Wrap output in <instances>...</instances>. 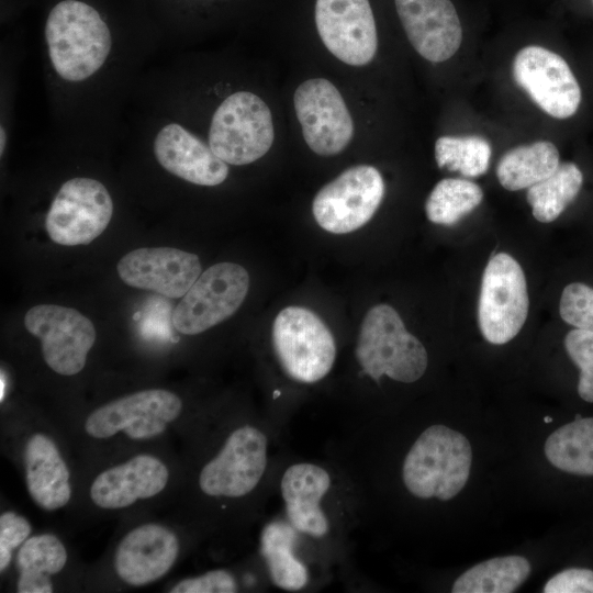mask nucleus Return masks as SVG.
<instances>
[{
    "label": "nucleus",
    "instance_id": "1",
    "mask_svg": "<svg viewBox=\"0 0 593 593\" xmlns=\"http://www.w3.org/2000/svg\"><path fill=\"white\" fill-rule=\"evenodd\" d=\"M138 47H121L91 4L61 0L48 12L44 25L43 58L57 110L89 122L101 113L126 85Z\"/></svg>",
    "mask_w": 593,
    "mask_h": 593
},
{
    "label": "nucleus",
    "instance_id": "2",
    "mask_svg": "<svg viewBox=\"0 0 593 593\" xmlns=\"http://www.w3.org/2000/svg\"><path fill=\"white\" fill-rule=\"evenodd\" d=\"M471 462V445L461 433L433 425L407 452L402 468L403 482L416 497L448 501L466 485Z\"/></svg>",
    "mask_w": 593,
    "mask_h": 593
},
{
    "label": "nucleus",
    "instance_id": "3",
    "mask_svg": "<svg viewBox=\"0 0 593 593\" xmlns=\"http://www.w3.org/2000/svg\"><path fill=\"white\" fill-rule=\"evenodd\" d=\"M356 358L373 380L382 376L412 383L418 380L428 365L423 344L404 326L398 312L388 304L371 307L361 324Z\"/></svg>",
    "mask_w": 593,
    "mask_h": 593
},
{
    "label": "nucleus",
    "instance_id": "4",
    "mask_svg": "<svg viewBox=\"0 0 593 593\" xmlns=\"http://www.w3.org/2000/svg\"><path fill=\"white\" fill-rule=\"evenodd\" d=\"M273 138V122L267 103L254 92L238 90L215 108L204 141L227 165L244 166L267 154Z\"/></svg>",
    "mask_w": 593,
    "mask_h": 593
},
{
    "label": "nucleus",
    "instance_id": "5",
    "mask_svg": "<svg viewBox=\"0 0 593 593\" xmlns=\"http://www.w3.org/2000/svg\"><path fill=\"white\" fill-rule=\"evenodd\" d=\"M154 110L144 137L149 139L155 161L168 174L186 182L215 187L230 174V165L220 159L208 143L181 119L159 107Z\"/></svg>",
    "mask_w": 593,
    "mask_h": 593
},
{
    "label": "nucleus",
    "instance_id": "6",
    "mask_svg": "<svg viewBox=\"0 0 593 593\" xmlns=\"http://www.w3.org/2000/svg\"><path fill=\"white\" fill-rule=\"evenodd\" d=\"M181 398L166 389H146L94 409L85 419V433L99 440L123 435L135 441L161 436L181 415Z\"/></svg>",
    "mask_w": 593,
    "mask_h": 593
},
{
    "label": "nucleus",
    "instance_id": "7",
    "mask_svg": "<svg viewBox=\"0 0 593 593\" xmlns=\"http://www.w3.org/2000/svg\"><path fill=\"white\" fill-rule=\"evenodd\" d=\"M272 345L284 372L304 383L323 379L336 357L335 340L326 324L301 306H288L278 313L272 325Z\"/></svg>",
    "mask_w": 593,
    "mask_h": 593
},
{
    "label": "nucleus",
    "instance_id": "8",
    "mask_svg": "<svg viewBox=\"0 0 593 593\" xmlns=\"http://www.w3.org/2000/svg\"><path fill=\"white\" fill-rule=\"evenodd\" d=\"M114 204L109 189L98 179L76 176L54 194L46 216L49 238L63 246L87 245L108 227Z\"/></svg>",
    "mask_w": 593,
    "mask_h": 593
},
{
    "label": "nucleus",
    "instance_id": "9",
    "mask_svg": "<svg viewBox=\"0 0 593 593\" xmlns=\"http://www.w3.org/2000/svg\"><path fill=\"white\" fill-rule=\"evenodd\" d=\"M248 288L249 275L240 265L223 261L209 267L175 307L174 327L197 335L220 324L239 309Z\"/></svg>",
    "mask_w": 593,
    "mask_h": 593
},
{
    "label": "nucleus",
    "instance_id": "10",
    "mask_svg": "<svg viewBox=\"0 0 593 593\" xmlns=\"http://www.w3.org/2000/svg\"><path fill=\"white\" fill-rule=\"evenodd\" d=\"M524 271L510 255L499 253L488 262L481 283L479 326L491 344L503 345L523 327L528 313Z\"/></svg>",
    "mask_w": 593,
    "mask_h": 593
},
{
    "label": "nucleus",
    "instance_id": "11",
    "mask_svg": "<svg viewBox=\"0 0 593 593\" xmlns=\"http://www.w3.org/2000/svg\"><path fill=\"white\" fill-rule=\"evenodd\" d=\"M384 195L379 170L358 165L343 171L315 195L312 212L317 224L333 234H346L363 226Z\"/></svg>",
    "mask_w": 593,
    "mask_h": 593
},
{
    "label": "nucleus",
    "instance_id": "12",
    "mask_svg": "<svg viewBox=\"0 0 593 593\" xmlns=\"http://www.w3.org/2000/svg\"><path fill=\"white\" fill-rule=\"evenodd\" d=\"M27 332L41 342L46 365L60 376H75L86 366L96 342L92 322L72 307L38 304L24 316Z\"/></svg>",
    "mask_w": 593,
    "mask_h": 593
},
{
    "label": "nucleus",
    "instance_id": "13",
    "mask_svg": "<svg viewBox=\"0 0 593 593\" xmlns=\"http://www.w3.org/2000/svg\"><path fill=\"white\" fill-rule=\"evenodd\" d=\"M267 466V438L245 425L233 430L200 471L199 488L212 497H242L259 483Z\"/></svg>",
    "mask_w": 593,
    "mask_h": 593
},
{
    "label": "nucleus",
    "instance_id": "14",
    "mask_svg": "<svg viewBox=\"0 0 593 593\" xmlns=\"http://www.w3.org/2000/svg\"><path fill=\"white\" fill-rule=\"evenodd\" d=\"M296 118L307 146L317 155L343 152L354 135V122L338 89L327 79L302 82L294 92Z\"/></svg>",
    "mask_w": 593,
    "mask_h": 593
},
{
    "label": "nucleus",
    "instance_id": "15",
    "mask_svg": "<svg viewBox=\"0 0 593 593\" xmlns=\"http://www.w3.org/2000/svg\"><path fill=\"white\" fill-rule=\"evenodd\" d=\"M513 77L552 118H570L581 103V88L569 65L545 47L529 45L522 48L513 61Z\"/></svg>",
    "mask_w": 593,
    "mask_h": 593
},
{
    "label": "nucleus",
    "instance_id": "16",
    "mask_svg": "<svg viewBox=\"0 0 593 593\" xmlns=\"http://www.w3.org/2000/svg\"><path fill=\"white\" fill-rule=\"evenodd\" d=\"M315 24L325 47L350 66L369 64L378 47L369 0H316Z\"/></svg>",
    "mask_w": 593,
    "mask_h": 593
},
{
    "label": "nucleus",
    "instance_id": "17",
    "mask_svg": "<svg viewBox=\"0 0 593 593\" xmlns=\"http://www.w3.org/2000/svg\"><path fill=\"white\" fill-rule=\"evenodd\" d=\"M118 275L130 287L182 298L201 275L199 257L172 247H143L125 254Z\"/></svg>",
    "mask_w": 593,
    "mask_h": 593
},
{
    "label": "nucleus",
    "instance_id": "18",
    "mask_svg": "<svg viewBox=\"0 0 593 593\" xmlns=\"http://www.w3.org/2000/svg\"><path fill=\"white\" fill-rule=\"evenodd\" d=\"M180 552L177 535L167 526L146 523L128 530L120 540L113 566L125 584L141 588L164 578Z\"/></svg>",
    "mask_w": 593,
    "mask_h": 593
},
{
    "label": "nucleus",
    "instance_id": "19",
    "mask_svg": "<svg viewBox=\"0 0 593 593\" xmlns=\"http://www.w3.org/2000/svg\"><path fill=\"white\" fill-rule=\"evenodd\" d=\"M170 470L158 457L139 454L101 471L91 482V502L102 510H122L160 494Z\"/></svg>",
    "mask_w": 593,
    "mask_h": 593
},
{
    "label": "nucleus",
    "instance_id": "20",
    "mask_svg": "<svg viewBox=\"0 0 593 593\" xmlns=\"http://www.w3.org/2000/svg\"><path fill=\"white\" fill-rule=\"evenodd\" d=\"M406 36L432 63L449 59L462 41V27L450 0H394Z\"/></svg>",
    "mask_w": 593,
    "mask_h": 593
},
{
    "label": "nucleus",
    "instance_id": "21",
    "mask_svg": "<svg viewBox=\"0 0 593 593\" xmlns=\"http://www.w3.org/2000/svg\"><path fill=\"white\" fill-rule=\"evenodd\" d=\"M25 484L33 502L44 511L66 506L72 494L70 472L55 440L33 433L23 449Z\"/></svg>",
    "mask_w": 593,
    "mask_h": 593
},
{
    "label": "nucleus",
    "instance_id": "22",
    "mask_svg": "<svg viewBox=\"0 0 593 593\" xmlns=\"http://www.w3.org/2000/svg\"><path fill=\"white\" fill-rule=\"evenodd\" d=\"M331 485L328 472L313 463L289 467L281 479V494L287 516L299 532L322 537L328 530V522L320 502Z\"/></svg>",
    "mask_w": 593,
    "mask_h": 593
},
{
    "label": "nucleus",
    "instance_id": "23",
    "mask_svg": "<svg viewBox=\"0 0 593 593\" xmlns=\"http://www.w3.org/2000/svg\"><path fill=\"white\" fill-rule=\"evenodd\" d=\"M67 560V549L57 536L47 533L29 537L16 556V592H54L52 577L63 571Z\"/></svg>",
    "mask_w": 593,
    "mask_h": 593
},
{
    "label": "nucleus",
    "instance_id": "24",
    "mask_svg": "<svg viewBox=\"0 0 593 593\" xmlns=\"http://www.w3.org/2000/svg\"><path fill=\"white\" fill-rule=\"evenodd\" d=\"M559 164L555 144L539 141L506 152L497 164L496 176L503 188L516 191L546 179Z\"/></svg>",
    "mask_w": 593,
    "mask_h": 593
},
{
    "label": "nucleus",
    "instance_id": "25",
    "mask_svg": "<svg viewBox=\"0 0 593 593\" xmlns=\"http://www.w3.org/2000/svg\"><path fill=\"white\" fill-rule=\"evenodd\" d=\"M545 455L557 469L593 477V417H577L549 435Z\"/></svg>",
    "mask_w": 593,
    "mask_h": 593
},
{
    "label": "nucleus",
    "instance_id": "26",
    "mask_svg": "<svg viewBox=\"0 0 593 593\" xmlns=\"http://www.w3.org/2000/svg\"><path fill=\"white\" fill-rule=\"evenodd\" d=\"M294 527L283 522H271L262 530L261 553L272 582L280 589L298 591L309 580L306 567L292 552Z\"/></svg>",
    "mask_w": 593,
    "mask_h": 593
},
{
    "label": "nucleus",
    "instance_id": "27",
    "mask_svg": "<svg viewBox=\"0 0 593 593\" xmlns=\"http://www.w3.org/2000/svg\"><path fill=\"white\" fill-rule=\"evenodd\" d=\"M530 564L522 556L496 557L465 571L454 583V593H512L528 578Z\"/></svg>",
    "mask_w": 593,
    "mask_h": 593
},
{
    "label": "nucleus",
    "instance_id": "28",
    "mask_svg": "<svg viewBox=\"0 0 593 593\" xmlns=\"http://www.w3.org/2000/svg\"><path fill=\"white\" fill-rule=\"evenodd\" d=\"M583 175L573 163L559 164L546 179L528 188L527 202L534 217L550 223L559 217L581 190Z\"/></svg>",
    "mask_w": 593,
    "mask_h": 593
},
{
    "label": "nucleus",
    "instance_id": "29",
    "mask_svg": "<svg viewBox=\"0 0 593 593\" xmlns=\"http://www.w3.org/2000/svg\"><path fill=\"white\" fill-rule=\"evenodd\" d=\"M482 199L483 192L477 183L446 178L432 190L425 203V212L433 223L452 225L473 211Z\"/></svg>",
    "mask_w": 593,
    "mask_h": 593
},
{
    "label": "nucleus",
    "instance_id": "30",
    "mask_svg": "<svg viewBox=\"0 0 593 593\" xmlns=\"http://www.w3.org/2000/svg\"><path fill=\"white\" fill-rule=\"evenodd\" d=\"M491 153L489 142L480 136H441L435 144L438 167L465 177L483 175L489 168Z\"/></svg>",
    "mask_w": 593,
    "mask_h": 593
},
{
    "label": "nucleus",
    "instance_id": "31",
    "mask_svg": "<svg viewBox=\"0 0 593 593\" xmlns=\"http://www.w3.org/2000/svg\"><path fill=\"white\" fill-rule=\"evenodd\" d=\"M564 347L570 359L580 369L578 393L593 403V332L572 329L564 338Z\"/></svg>",
    "mask_w": 593,
    "mask_h": 593
},
{
    "label": "nucleus",
    "instance_id": "32",
    "mask_svg": "<svg viewBox=\"0 0 593 593\" xmlns=\"http://www.w3.org/2000/svg\"><path fill=\"white\" fill-rule=\"evenodd\" d=\"M559 312L566 323L578 329L593 332V288L582 282L566 286Z\"/></svg>",
    "mask_w": 593,
    "mask_h": 593
},
{
    "label": "nucleus",
    "instance_id": "33",
    "mask_svg": "<svg viewBox=\"0 0 593 593\" xmlns=\"http://www.w3.org/2000/svg\"><path fill=\"white\" fill-rule=\"evenodd\" d=\"M31 523L13 511H4L0 515V572L10 566L15 549L31 537Z\"/></svg>",
    "mask_w": 593,
    "mask_h": 593
},
{
    "label": "nucleus",
    "instance_id": "34",
    "mask_svg": "<svg viewBox=\"0 0 593 593\" xmlns=\"http://www.w3.org/2000/svg\"><path fill=\"white\" fill-rule=\"evenodd\" d=\"M171 593H234L237 583L226 570H212L201 575L180 580L169 590Z\"/></svg>",
    "mask_w": 593,
    "mask_h": 593
},
{
    "label": "nucleus",
    "instance_id": "35",
    "mask_svg": "<svg viewBox=\"0 0 593 593\" xmlns=\"http://www.w3.org/2000/svg\"><path fill=\"white\" fill-rule=\"evenodd\" d=\"M545 593H593V570L570 568L555 574L544 586Z\"/></svg>",
    "mask_w": 593,
    "mask_h": 593
},
{
    "label": "nucleus",
    "instance_id": "36",
    "mask_svg": "<svg viewBox=\"0 0 593 593\" xmlns=\"http://www.w3.org/2000/svg\"><path fill=\"white\" fill-rule=\"evenodd\" d=\"M5 377L3 376V370L1 371V391H0V400L3 402L4 395H5Z\"/></svg>",
    "mask_w": 593,
    "mask_h": 593
},
{
    "label": "nucleus",
    "instance_id": "37",
    "mask_svg": "<svg viewBox=\"0 0 593 593\" xmlns=\"http://www.w3.org/2000/svg\"><path fill=\"white\" fill-rule=\"evenodd\" d=\"M544 421H545L546 423H549V422H551V417H545Z\"/></svg>",
    "mask_w": 593,
    "mask_h": 593
}]
</instances>
